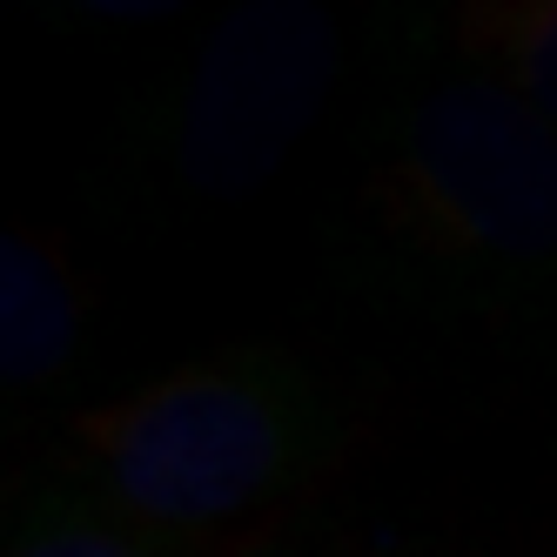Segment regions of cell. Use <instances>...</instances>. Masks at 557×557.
I'll return each instance as SVG.
<instances>
[{"label": "cell", "mask_w": 557, "mask_h": 557, "mask_svg": "<svg viewBox=\"0 0 557 557\" xmlns=\"http://www.w3.org/2000/svg\"><path fill=\"white\" fill-rule=\"evenodd\" d=\"M396 228L457 275L557 283V122L504 74H450L383 148Z\"/></svg>", "instance_id": "7a4b0ae2"}, {"label": "cell", "mask_w": 557, "mask_h": 557, "mask_svg": "<svg viewBox=\"0 0 557 557\" xmlns=\"http://www.w3.org/2000/svg\"><path fill=\"white\" fill-rule=\"evenodd\" d=\"M74 349H82V302L67 269L14 228L0 243V370L14 389H41L74 363Z\"/></svg>", "instance_id": "277c9868"}, {"label": "cell", "mask_w": 557, "mask_h": 557, "mask_svg": "<svg viewBox=\"0 0 557 557\" xmlns=\"http://www.w3.org/2000/svg\"><path fill=\"white\" fill-rule=\"evenodd\" d=\"M95 497L141 531L235 524L336 450V410L296 356L222 349L82 423Z\"/></svg>", "instance_id": "6da1fadb"}, {"label": "cell", "mask_w": 557, "mask_h": 557, "mask_svg": "<svg viewBox=\"0 0 557 557\" xmlns=\"http://www.w3.org/2000/svg\"><path fill=\"white\" fill-rule=\"evenodd\" d=\"M504 82L557 122V0H510L497 14Z\"/></svg>", "instance_id": "8992f818"}, {"label": "cell", "mask_w": 557, "mask_h": 557, "mask_svg": "<svg viewBox=\"0 0 557 557\" xmlns=\"http://www.w3.org/2000/svg\"><path fill=\"white\" fill-rule=\"evenodd\" d=\"M389 8H404V14H436V8H450V0H389Z\"/></svg>", "instance_id": "ba28073f"}, {"label": "cell", "mask_w": 557, "mask_h": 557, "mask_svg": "<svg viewBox=\"0 0 557 557\" xmlns=\"http://www.w3.org/2000/svg\"><path fill=\"white\" fill-rule=\"evenodd\" d=\"M8 557H175L154 531L128 524V517H114L101 497H41L34 517L21 524L14 550Z\"/></svg>", "instance_id": "5b68a950"}, {"label": "cell", "mask_w": 557, "mask_h": 557, "mask_svg": "<svg viewBox=\"0 0 557 557\" xmlns=\"http://www.w3.org/2000/svg\"><path fill=\"white\" fill-rule=\"evenodd\" d=\"M61 8L88 14V21H169V14L188 8V0H61Z\"/></svg>", "instance_id": "52a82bcc"}, {"label": "cell", "mask_w": 557, "mask_h": 557, "mask_svg": "<svg viewBox=\"0 0 557 557\" xmlns=\"http://www.w3.org/2000/svg\"><path fill=\"white\" fill-rule=\"evenodd\" d=\"M343 82L330 0H235L202 34L169 114V162L202 195H256L323 122Z\"/></svg>", "instance_id": "3957f363"}]
</instances>
